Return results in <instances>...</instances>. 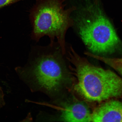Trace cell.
<instances>
[{"label":"cell","instance_id":"6da1fadb","mask_svg":"<svg viewBox=\"0 0 122 122\" xmlns=\"http://www.w3.org/2000/svg\"><path fill=\"white\" fill-rule=\"evenodd\" d=\"M29 59L26 66L16 71L33 89L55 97L71 87L72 80L66 64V53L57 42L33 47Z\"/></svg>","mask_w":122,"mask_h":122},{"label":"cell","instance_id":"7a4b0ae2","mask_svg":"<svg viewBox=\"0 0 122 122\" xmlns=\"http://www.w3.org/2000/svg\"><path fill=\"white\" fill-rule=\"evenodd\" d=\"M66 58L73 65L69 67L76 79L74 89L79 95L92 102L122 98V80L115 73L93 65L71 46L67 50Z\"/></svg>","mask_w":122,"mask_h":122},{"label":"cell","instance_id":"3957f363","mask_svg":"<svg viewBox=\"0 0 122 122\" xmlns=\"http://www.w3.org/2000/svg\"><path fill=\"white\" fill-rule=\"evenodd\" d=\"M74 7L65 9L60 0H46L36 5L30 11V18L32 27V39L36 42L45 36L50 38V42H57L66 54V35L74 25L71 14Z\"/></svg>","mask_w":122,"mask_h":122},{"label":"cell","instance_id":"277c9868","mask_svg":"<svg viewBox=\"0 0 122 122\" xmlns=\"http://www.w3.org/2000/svg\"><path fill=\"white\" fill-rule=\"evenodd\" d=\"M73 19L82 41L93 53L111 54L121 46L113 26L97 6L88 7Z\"/></svg>","mask_w":122,"mask_h":122},{"label":"cell","instance_id":"5b68a950","mask_svg":"<svg viewBox=\"0 0 122 122\" xmlns=\"http://www.w3.org/2000/svg\"><path fill=\"white\" fill-rule=\"evenodd\" d=\"M59 116L55 120L66 122H91V114L86 104L81 102L62 103Z\"/></svg>","mask_w":122,"mask_h":122},{"label":"cell","instance_id":"8992f818","mask_svg":"<svg viewBox=\"0 0 122 122\" xmlns=\"http://www.w3.org/2000/svg\"><path fill=\"white\" fill-rule=\"evenodd\" d=\"M91 122H122V102L111 100L100 105L92 113Z\"/></svg>","mask_w":122,"mask_h":122},{"label":"cell","instance_id":"52a82bcc","mask_svg":"<svg viewBox=\"0 0 122 122\" xmlns=\"http://www.w3.org/2000/svg\"><path fill=\"white\" fill-rule=\"evenodd\" d=\"M85 54L89 57L97 59L109 65L121 74L122 76V57L110 58L103 57L90 52Z\"/></svg>","mask_w":122,"mask_h":122},{"label":"cell","instance_id":"ba28073f","mask_svg":"<svg viewBox=\"0 0 122 122\" xmlns=\"http://www.w3.org/2000/svg\"><path fill=\"white\" fill-rule=\"evenodd\" d=\"M18 0H0V8Z\"/></svg>","mask_w":122,"mask_h":122},{"label":"cell","instance_id":"9c48e42d","mask_svg":"<svg viewBox=\"0 0 122 122\" xmlns=\"http://www.w3.org/2000/svg\"><path fill=\"white\" fill-rule=\"evenodd\" d=\"M4 100L3 94L2 90H1V88H0V106L2 104Z\"/></svg>","mask_w":122,"mask_h":122}]
</instances>
